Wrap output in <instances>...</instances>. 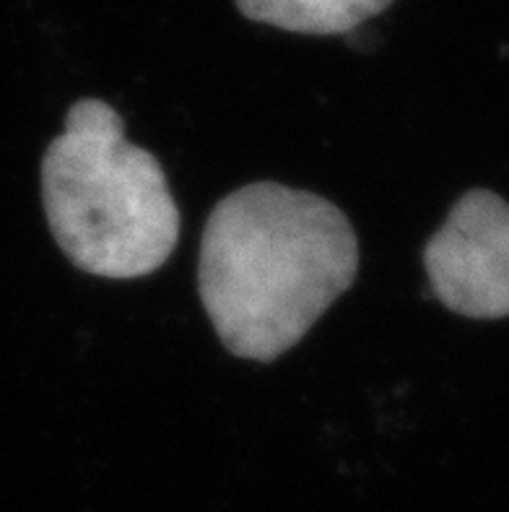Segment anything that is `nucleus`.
Returning <instances> with one entry per match:
<instances>
[{"mask_svg": "<svg viewBox=\"0 0 509 512\" xmlns=\"http://www.w3.org/2000/svg\"><path fill=\"white\" fill-rule=\"evenodd\" d=\"M393 0H237L247 19L299 34H346Z\"/></svg>", "mask_w": 509, "mask_h": 512, "instance_id": "20e7f679", "label": "nucleus"}, {"mask_svg": "<svg viewBox=\"0 0 509 512\" xmlns=\"http://www.w3.org/2000/svg\"><path fill=\"white\" fill-rule=\"evenodd\" d=\"M52 237L73 266L104 279H141L180 240V211L162 164L125 138L107 102L81 99L42 159Z\"/></svg>", "mask_w": 509, "mask_h": 512, "instance_id": "f03ea898", "label": "nucleus"}, {"mask_svg": "<svg viewBox=\"0 0 509 512\" xmlns=\"http://www.w3.org/2000/svg\"><path fill=\"white\" fill-rule=\"evenodd\" d=\"M359 271V242L330 201L252 182L216 203L200 242L198 284L221 344L273 362L297 346Z\"/></svg>", "mask_w": 509, "mask_h": 512, "instance_id": "f257e3e1", "label": "nucleus"}, {"mask_svg": "<svg viewBox=\"0 0 509 512\" xmlns=\"http://www.w3.org/2000/svg\"><path fill=\"white\" fill-rule=\"evenodd\" d=\"M424 266L434 294L465 318L509 315V206L489 190L465 193L432 240Z\"/></svg>", "mask_w": 509, "mask_h": 512, "instance_id": "7ed1b4c3", "label": "nucleus"}]
</instances>
